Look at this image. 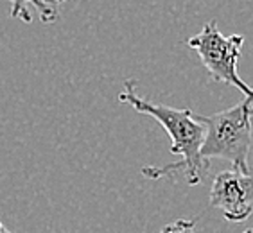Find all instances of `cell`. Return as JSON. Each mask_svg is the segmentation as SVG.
<instances>
[{
    "label": "cell",
    "mask_w": 253,
    "mask_h": 233,
    "mask_svg": "<svg viewBox=\"0 0 253 233\" xmlns=\"http://www.w3.org/2000/svg\"><path fill=\"white\" fill-rule=\"evenodd\" d=\"M119 102L129 104L142 115H149L155 120L160 122V126L166 129L170 136V153L181 156V160L167 163L164 167H144L142 176L147 180H158L167 178L174 172L185 176L189 185L196 187L205 180L209 172L210 161L201 156V147L205 142V127L203 124L194 118V113L190 110H178L166 104H156V102L142 99L136 93V81L126 79L124 90L119 93Z\"/></svg>",
    "instance_id": "1"
},
{
    "label": "cell",
    "mask_w": 253,
    "mask_h": 233,
    "mask_svg": "<svg viewBox=\"0 0 253 233\" xmlns=\"http://www.w3.org/2000/svg\"><path fill=\"white\" fill-rule=\"evenodd\" d=\"M205 127L201 156L205 160L219 158L230 161L234 169L252 172L248 163L253 140V92L243 102L214 115H194Z\"/></svg>",
    "instance_id": "2"
},
{
    "label": "cell",
    "mask_w": 253,
    "mask_h": 233,
    "mask_svg": "<svg viewBox=\"0 0 253 233\" xmlns=\"http://www.w3.org/2000/svg\"><path fill=\"white\" fill-rule=\"evenodd\" d=\"M243 43V34L223 36L221 31L217 29L215 20L207 22L200 34L187 39V45L192 50H196L209 76L214 79L215 83L239 88L246 97L253 92V88L244 83L243 79L239 78L237 72V63L239 58H241Z\"/></svg>",
    "instance_id": "3"
},
{
    "label": "cell",
    "mask_w": 253,
    "mask_h": 233,
    "mask_svg": "<svg viewBox=\"0 0 253 233\" xmlns=\"http://www.w3.org/2000/svg\"><path fill=\"white\" fill-rule=\"evenodd\" d=\"M209 199L230 223L246 221L253 212V172L234 169L215 174Z\"/></svg>",
    "instance_id": "4"
},
{
    "label": "cell",
    "mask_w": 253,
    "mask_h": 233,
    "mask_svg": "<svg viewBox=\"0 0 253 233\" xmlns=\"http://www.w3.org/2000/svg\"><path fill=\"white\" fill-rule=\"evenodd\" d=\"M11 2V18H18L22 22L29 24L33 15L29 11V5H34L38 11L40 20L43 24H54L59 15V5L67 0H9Z\"/></svg>",
    "instance_id": "5"
},
{
    "label": "cell",
    "mask_w": 253,
    "mask_h": 233,
    "mask_svg": "<svg viewBox=\"0 0 253 233\" xmlns=\"http://www.w3.org/2000/svg\"><path fill=\"white\" fill-rule=\"evenodd\" d=\"M158 233H198L194 219H178L174 223L167 224Z\"/></svg>",
    "instance_id": "6"
},
{
    "label": "cell",
    "mask_w": 253,
    "mask_h": 233,
    "mask_svg": "<svg viewBox=\"0 0 253 233\" xmlns=\"http://www.w3.org/2000/svg\"><path fill=\"white\" fill-rule=\"evenodd\" d=\"M0 233H13V232H11V230H7V228H5V226H4V223H2V221H0Z\"/></svg>",
    "instance_id": "7"
},
{
    "label": "cell",
    "mask_w": 253,
    "mask_h": 233,
    "mask_svg": "<svg viewBox=\"0 0 253 233\" xmlns=\"http://www.w3.org/2000/svg\"><path fill=\"white\" fill-rule=\"evenodd\" d=\"M243 233H253V228H248V230H244Z\"/></svg>",
    "instance_id": "8"
}]
</instances>
